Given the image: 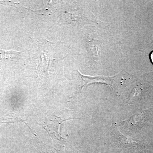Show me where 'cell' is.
<instances>
[{
  "instance_id": "1",
  "label": "cell",
  "mask_w": 153,
  "mask_h": 153,
  "mask_svg": "<svg viewBox=\"0 0 153 153\" xmlns=\"http://www.w3.org/2000/svg\"><path fill=\"white\" fill-rule=\"evenodd\" d=\"M80 77L82 78L83 84L82 88L84 86L89 84L90 83H102L106 84L109 86L111 88H112V82L114 79H113V77H108V76H87L83 75L82 74H79Z\"/></svg>"
},
{
  "instance_id": "2",
  "label": "cell",
  "mask_w": 153,
  "mask_h": 153,
  "mask_svg": "<svg viewBox=\"0 0 153 153\" xmlns=\"http://www.w3.org/2000/svg\"><path fill=\"white\" fill-rule=\"evenodd\" d=\"M20 52L14 50H5L0 49V60L7 62L16 58Z\"/></svg>"
},
{
  "instance_id": "3",
  "label": "cell",
  "mask_w": 153,
  "mask_h": 153,
  "mask_svg": "<svg viewBox=\"0 0 153 153\" xmlns=\"http://www.w3.org/2000/svg\"><path fill=\"white\" fill-rule=\"evenodd\" d=\"M150 58L151 61L153 64V51L151 52L150 55Z\"/></svg>"
}]
</instances>
